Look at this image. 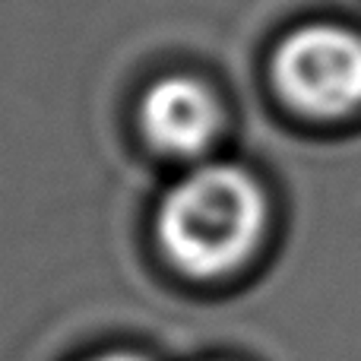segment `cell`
I'll use <instances>...</instances> for the list:
<instances>
[{
  "instance_id": "6da1fadb",
  "label": "cell",
  "mask_w": 361,
  "mask_h": 361,
  "mask_svg": "<svg viewBox=\"0 0 361 361\" xmlns=\"http://www.w3.org/2000/svg\"><path fill=\"white\" fill-rule=\"evenodd\" d=\"M269 200L247 169L197 162L159 197L149 250L159 267L193 292H222L260 257Z\"/></svg>"
},
{
  "instance_id": "277c9868",
  "label": "cell",
  "mask_w": 361,
  "mask_h": 361,
  "mask_svg": "<svg viewBox=\"0 0 361 361\" xmlns=\"http://www.w3.org/2000/svg\"><path fill=\"white\" fill-rule=\"evenodd\" d=\"M76 361H162V358H156L152 352L140 349V345L118 343V345H102V349L89 352V355H82Z\"/></svg>"
},
{
  "instance_id": "7a4b0ae2",
  "label": "cell",
  "mask_w": 361,
  "mask_h": 361,
  "mask_svg": "<svg viewBox=\"0 0 361 361\" xmlns=\"http://www.w3.org/2000/svg\"><path fill=\"white\" fill-rule=\"evenodd\" d=\"M269 73L292 108L317 118L361 108V35L336 23L288 32L273 51Z\"/></svg>"
},
{
  "instance_id": "5b68a950",
  "label": "cell",
  "mask_w": 361,
  "mask_h": 361,
  "mask_svg": "<svg viewBox=\"0 0 361 361\" xmlns=\"http://www.w3.org/2000/svg\"><path fill=\"white\" fill-rule=\"evenodd\" d=\"M197 361H244V358H235V355H209V358H197Z\"/></svg>"
},
{
  "instance_id": "3957f363",
  "label": "cell",
  "mask_w": 361,
  "mask_h": 361,
  "mask_svg": "<svg viewBox=\"0 0 361 361\" xmlns=\"http://www.w3.org/2000/svg\"><path fill=\"white\" fill-rule=\"evenodd\" d=\"M225 124L216 89L190 73H169L149 82L137 105V127L162 159L203 162Z\"/></svg>"
}]
</instances>
